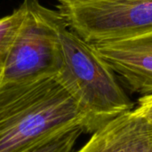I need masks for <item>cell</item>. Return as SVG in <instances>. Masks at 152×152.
Returning a JSON list of instances; mask_svg holds the SVG:
<instances>
[{"mask_svg": "<svg viewBox=\"0 0 152 152\" xmlns=\"http://www.w3.org/2000/svg\"><path fill=\"white\" fill-rule=\"evenodd\" d=\"M86 117L56 77L25 83L0 80V152H23Z\"/></svg>", "mask_w": 152, "mask_h": 152, "instance_id": "obj_1", "label": "cell"}, {"mask_svg": "<svg viewBox=\"0 0 152 152\" xmlns=\"http://www.w3.org/2000/svg\"><path fill=\"white\" fill-rule=\"evenodd\" d=\"M62 63L57 75L82 110L86 133H94L134 104L118 81V76L94 49L63 26L60 32Z\"/></svg>", "mask_w": 152, "mask_h": 152, "instance_id": "obj_2", "label": "cell"}, {"mask_svg": "<svg viewBox=\"0 0 152 152\" xmlns=\"http://www.w3.org/2000/svg\"><path fill=\"white\" fill-rule=\"evenodd\" d=\"M27 13L14 39L0 80L25 83L54 77L62 58L60 32L66 25L57 10L38 0H25Z\"/></svg>", "mask_w": 152, "mask_h": 152, "instance_id": "obj_3", "label": "cell"}, {"mask_svg": "<svg viewBox=\"0 0 152 152\" xmlns=\"http://www.w3.org/2000/svg\"><path fill=\"white\" fill-rule=\"evenodd\" d=\"M71 31L91 45L152 35V0H56Z\"/></svg>", "mask_w": 152, "mask_h": 152, "instance_id": "obj_4", "label": "cell"}, {"mask_svg": "<svg viewBox=\"0 0 152 152\" xmlns=\"http://www.w3.org/2000/svg\"><path fill=\"white\" fill-rule=\"evenodd\" d=\"M92 46L131 91L152 94V35Z\"/></svg>", "mask_w": 152, "mask_h": 152, "instance_id": "obj_5", "label": "cell"}, {"mask_svg": "<svg viewBox=\"0 0 152 152\" xmlns=\"http://www.w3.org/2000/svg\"><path fill=\"white\" fill-rule=\"evenodd\" d=\"M77 152H152V123L131 110L93 133Z\"/></svg>", "mask_w": 152, "mask_h": 152, "instance_id": "obj_6", "label": "cell"}, {"mask_svg": "<svg viewBox=\"0 0 152 152\" xmlns=\"http://www.w3.org/2000/svg\"><path fill=\"white\" fill-rule=\"evenodd\" d=\"M26 13L27 3L23 0L12 12L0 19V75Z\"/></svg>", "mask_w": 152, "mask_h": 152, "instance_id": "obj_7", "label": "cell"}, {"mask_svg": "<svg viewBox=\"0 0 152 152\" xmlns=\"http://www.w3.org/2000/svg\"><path fill=\"white\" fill-rule=\"evenodd\" d=\"M83 133V126H73L42 140L23 152H74L75 144Z\"/></svg>", "mask_w": 152, "mask_h": 152, "instance_id": "obj_8", "label": "cell"}, {"mask_svg": "<svg viewBox=\"0 0 152 152\" xmlns=\"http://www.w3.org/2000/svg\"><path fill=\"white\" fill-rule=\"evenodd\" d=\"M138 103L139 106L134 110L152 123V94L141 97Z\"/></svg>", "mask_w": 152, "mask_h": 152, "instance_id": "obj_9", "label": "cell"}]
</instances>
